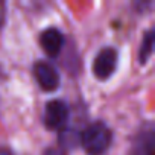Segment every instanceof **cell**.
Here are the masks:
<instances>
[{
  "label": "cell",
  "mask_w": 155,
  "mask_h": 155,
  "mask_svg": "<svg viewBox=\"0 0 155 155\" xmlns=\"http://www.w3.org/2000/svg\"><path fill=\"white\" fill-rule=\"evenodd\" d=\"M117 67V52L113 47H104L94 58L93 73L97 79H108Z\"/></svg>",
  "instance_id": "3957f363"
},
{
  "label": "cell",
  "mask_w": 155,
  "mask_h": 155,
  "mask_svg": "<svg viewBox=\"0 0 155 155\" xmlns=\"http://www.w3.org/2000/svg\"><path fill=\"white\" fill-rule=\"evenodd\" d=\"M40 44L49 56L55 58L59 55V52L64 46V35L56 28H47L40 35Z\"/></svg>",
  "instance_id": "8992f818"
},
{
  "label": "cell",
  "mask_w": 155,
  "mask_h": 155,
  "mask_svg": "<svg viewBox=\"0 0 155 155\" xmlns=\"http://www.w3.org/2000/svg\"><path fill=\"white\" fill-rule=\"evenodd\" d=\"M68 119V105L64 101H50L44 107L43 122L49 129H61Z\"/></svg>",
  "instance_id": "7a4b0ae2"
},
{
  "label": "cell",
  "mask_w": 155,
  "mask_h": 155,
  "mask_svg": "<svg viewBox=\"0 0 155 155\" xmlns=\"http://www.w3.org/2000/svg\"><path fill=\"white\" fill-rule=\"evenodd\" d=\"M59 143L64 146V147H76V144H79V134L71 131V129H65L61 132L59 135Z\"/></svg>",
  "instance_id": "ba28073f"
},
{
  "label": "cell",
  "mask_w": 155,
  "mask_h": 155,
  "mask_svg": "<svg viewBox=\"0 0 155 155\" xmlns=\"http://www.w3.org/2000/svg\"><path fill=\"white\" fill-rule=\"evenodd\" d=\"M153 146H155L153 126L152 123H147L134 138L129 155H153Z\"/></svg>",
  "instance_id": "5b68a950"
},
{
  "label": "cell",
  "mask_w": 155,
  "mask_h": 155,
  "mask_svg": "<svg viewBox=\"0 0 155 155\" xmlns=\"http://www.w3.org/2000/svg\"><path fill=\"white\" fill-rule=\"evenodd\" d=\"M113 140L111 129L102 122H93L79 134V144L88 155H102Z\"/></svg>",
  "instance_id": "6da1fadb"
},
{
  "label": "cell",
  "mask_w": 155,
  "mask_h": 155,
  "mask_svg": "<svg viewBox=\"0 0 155 155\" xmlns=\"http://www.w3.org/2000/svg\"><path fill=\"white\" fill-rule=\"evenodd\" d=\"M34 76L44 91H53L59 87V74L56 68L46 61H38L34 65Z\"/></svg>",
  "instance_id": "277c9868"
},
{
  "label": "cell",
  "mask_w": 155,
  "mask_h": 155,
  "mask_svg": "<svg viewBox=\"0 0 155 155\" xmlns=\"http://www.w3.org/2000/svg\"><path fill=\"white\" fill-rule=\"evenodd\" d=\"M153 52V32L152 29H149L144 37H143V43L140 46V53H138V59H140V64H146L147 59L150 58Z\"/></svg>",
  "instance_id": "52a82bcc"
},
{
  "label": "cell",
  "mask_w": 155,
  "mask_h": 155,
  "mask_svg": "<svg viewBox=\"0 0 155 155\" xmlns=\"http://www.w3.org/2000/svg\"><path fill=\"white\" fill-rule=\"evenodd\" d=\"M0 155H14L12 150L6 149V147H0Z\"/></svg>",
  "instance_id": "30bf717a"
},
{
  "label": "cell",
  "mask_w": 155,
  "mask_h": 155,
  "mask_svg": "<svg viewBox=\"0 0 155 155\" xmlns=\"http://www.w3.org/2000/svg\"><path fill=\"white\" fill-rule=\"evenodd\" d=\"M44 155H65L62 150H59V149H55V147H49V149H46L44 150Z\"/></svg>",
  "instance_id": "9c48e42d"
}]
</instances>
